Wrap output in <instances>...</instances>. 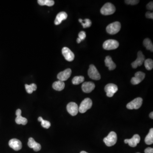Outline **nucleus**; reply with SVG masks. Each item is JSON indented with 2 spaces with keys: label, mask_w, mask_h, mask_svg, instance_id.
<instances>
[{
  "label": "nucleus",
  "mask_w": 153,
  "mask_h": 153,
  "mask_svg": "<svg viewBox=\"0 0 153 153\" xmlns=\"http://www.w3.org/2000/svg\"><path fill=\"white\" fill-rule=\"evenodd\" d=\"M116 8L113 4L110 3H107L104 4L100 10V12L104 15H109L114 13Z\"/></svg>",
  "instance_id": "obj_1"
},
{
  "label": "nucleus",
  "mask_w": 153,
  "mask_h": 153,
  "mask_svg": "<svg viewBox=\"0 0 153 153\" xmlns=\"http://www.w3.org/2000/svg\"><path fill=\"white\" fill-rule=\"evenodd\" d=\"M117 135L114 132H111L109 135L103 139V141L109 147L112 146L116 143L117 141Z\"/></svg>",
  "instance_id": "obj_2"
},
{
  "label": "nucleus",
  "mask_w": 153,
  "mask_h": 153,
  "mask_svg": "<svg viewBox=\"0 0 153 153\" xmlns=\"http://www.w3.org/2000/svg\"><path fill=\"white\" fill-rule=\"evenodd\" d=\"M121 27V24L119 22H114L107 26L106 28V31L110 34L115 35L120 31Z\"/></svg>",
  "instance_id": "obj_3"
},
{
  "label": "nucleus",
  "mask_w": 153,
  "mask_h": 153,
  "mask_svg": "<svg viewBox=\"0 0 153 153\" xmlns=\"http://www.w3.org/2000/svg\"><path fill=\"white\" fill-rule=\"evenodd\" d=\"M92 106V101L89 98H87L81 102L79 107V111L81 113H84L88 110L90 109Z\"/></svg>",
  "instance_id": "obj_4"
},
{
  "label": "nucleus",
  "mask_w": 153,
  "mask_h": 153,
  "mask_svg": "<svg viewBox=\"0 0 153 153\" xmlns=\"http://www.w3.org/2000/svg\"><path fill=\"white\" fill-rule=\"evenodd\" d=\"M88 73L89 77L90 78L96 80H99L100 79V74L94 65H90Z\"/></svg>",
  "instance_id": "obj_5"
},
{
  "label": "nucleus",
  "mask_w": 153,
  "mask_h": 153,
  "mask_svg": "<svg viewBox=\"0 0 153 153\" xmlns=\"http://www.w3.org/2000/svg\"><path fill=\"white\" fill-rule=\"evenodd\" d=\"M119 44L118 41L112 39L107 40L103 44V48L107 50H113L119 47Z\"/></svg>",
  "instance_id": "obj_6"
},
{
  "label": "nucleus",
  "mask_w": 153,
  "mask_h": 153,
  "mask_svg": "<svg viewBox=\"0 0 153 153\" xmlns=\"http://www.w3.org/2000/svg\"><path fill=\"white\" fill-rule=\"evenodd\" d=\"M142 103L143 99L141 98H137L128 103L126 107L129 109H137L142 106Z\"/></svg>",
  "instance_id": "obj_7"
},
{
  "label": "nucleus",
  "mask_w": 153,
  "mask_h": 153,
  "mask_svg": "<svg viewBox=\"0 0 153 153\" xmlns=\"http://www.w3.org/2000/svg\"><path fill=\"white\" fill-rule=\"evenodd\" d=\"M105 91L106 93V95L108 97L111 98L118 91V86L113 83H109L105 87Z\"/></svg>",
  "instance_id": "obj_8"
},
{
  "label": "nucleus",
  "mask_w": 153,
  "mask_h": 153,
  "mask_svg": "<svg viewBox=\"0 0 153 153\" xmlns=\"http://www.w3.org/2000/svg\"><path fill=\"white\" fill-rule=\"evenodd\" d=\"M145 57L141 51H139L137 53V57L134 62L132 64V67L134 69H136L138 66H141L144 62Z\"/></svg>",
  "instance_id": "obj_9"
},
{
  "label": "nucleus",
  "mask_w": 153,
  "mask_h": 153,
  "mask_svg": "<svg viewBox=\"0 0 153 153\" xmlns=\"http://www.w3.org/2000/svg\"><path fill=\"white\" fill-rule=\"evenodd\" d=\"M145 74L142 71H138L135 74V77L132 78L131 82L133 85H137L142 82L145 78Z\"/></svg>",
  "instance_id": "obj_10"
},
{
  "label": "nucleus",
  "mask_w": 153,
  "mask_h": 153,
  "mask_svg": "<svg viewBox=\"0 0 153 153\" xmlns=\"http://www.w3.org/2000/svg\"><path fill=\"white\" fill-rule=\"evenodd\" d=\"M62 53L66 60L69 62L74 60L75 58V55L68 48L66 47L63 48H62Z\"/></svg>",
  "instance_id": "obj_11"
},
{
  "label": "nucleus",
  "mask_w": 153,
  "mask_h": 153,
  "mask_svg": "<svg viewBox=\"0 0 153 153\" xmlns=\"http://www.w3.org/2000/svg\"><path fill=\"white\" fill-rule=\"evenodd\" d=\"M67 110L72 116H75L79 111V107L78 105L74 102H70L68 104Z\"/></svg>",
  "instance_id": "obj_12"
},
{
  "label": "nucleus",
  "mask_w": 153,
  "mask_h": 153,
  "mask_svg": "<svg viewBox=\"0 0 153 153\" xmlns=\"http://www.w3.org/2000/svg\"><path fill=\"white\" fill-rule=\"evenodd\" d=\"M141 137L138 134H135L130 139H125L124 141L125 143L129 144L131 147H135L140 143Z\"/></svg>",
  "instance_id": "obj_13"
},
{
  "label": "nucleus",
  "mask_w": 153,
  "mask_h": 153,
  "mask_svg": "<svg viewBox=\"0 0 153 153\" xmlns=\"http://www.w3.org/2000/svg\"><path fill=\"white\" fill-rule=\"evenodd\" d=\"M71 74V69H67L64 71L60 72L57 75V79L59 80L64 82V81L67 80L70 78Z\"/></svg>",
  "instance_id": "obj_14"
},
{
  "label": "nucleus",
  "mask_w": 153,
  "mask_h": 153,
  "mask_svg": "<svg viewBox=\"0 0 153 153\" xmlns=\"http://www.w3.org/2000/svg\"><path fill=\"white\" fill-rule=\"evenodd\" d=\"M9 145L10 147L16 151L21 150L22 147L21 142L18 139L15 138L10 140Z\"/></svg>",
  "instance_id": "obj_15"
},
{
  "label": "nucleus",
  "mask_w": 153,
  "mask_h": 153,
  "mask_svg": "<svg viewBox=\"0 0 153 153\" xmlns=\"http://www.w3.org/2000/svg\"><path fill=\"white\" fill-rule=\"evenodd\" d=\"M95 85L91 82H86L82 84V91L86 93H90L95 88Z\"/></svg>",
  "instance_id": "obj_16"
},
{
  "label": "nucleus",
  "mask_w": 153,
  "mask_h": 153,
  "mask_svg": "<svg viewBox=\"0 0 153 153\" xmlns=\"http://www.w3.org/2000/svg\"><path fill=\"white\" fill-rule=\"evenodd\" d=\"M21 111L20 109H18L16 111V115L17 116L15 119V122L18 124H22L25 125L27 123V120L26 118H24L21 116Z\"/></svg>",
  "instance_id": "obj_17"
},
{
  "label": "nucleus",
  "mask_w": 153,
  "mask_h": 153,
  "mask_svg": "<svg viewBox=\"0 0 153 153\" xmlns=\"http://www.w3.org/2000/svg\"><path fill=\"white\" fill-rule=\"evenodd\" d=\"M28 145L30 148H33L35 152H38L41 148V145L35 142L34 139L32 137L29 138Z\"/></svg>",
  "instance_id": "obj_18"
},
{
  "label": "nucleus",
  "mask_w": 153,
  "mask_h": 153,
  "mask_svg": "<svg viewBox=\"0 0 153 153\" xmlns=\"http://www.w3.org/2000/svg\"><path fill=\"white\" fill-rule=\"evenodd\" d=\"M67 14L64 12H59L57 15L55 21V24L58 25L61 23L62 21L66 20L67 18Z\"/></svg>",
  "instance_id": "obj_19"
},
{
  "label": "nucleus",
  "mask_w": 153,
  "mask_h": 153,
  "mask_svg": "<svg viewBox=\"0 0 153 153\" xmlns=\"http://www.w3.org/2000/svg\"><path fill=\"white\" fill-rule=\"evenodd\" d=\"M105 65L106 66L109 68V70H114L116 67V65L115 63L113 61L112 58L111 57L108 56L106 57L105 60Z\"/></svg>",
  "instance_id": "obj_20"
},
{
  "label": "nucleus",
  "mask_w": 153,
  "mask_h": 153,
  "mask_svg": "<svg viewBox=\"0 0 153 153\" xmlns=\"http://www.w3.org/2000/svg\"><path fill=\"white\" fill-rule=\"evenodd\" d=\"M65 84L63 81L58 80L53 83V87L54 89L58 91H61L64 89Z\"/></svg>",
  "instance_id": "obj_21"
},
{
  "label": "nucleus",
  "mask_w": 153,
  "mask_h": 153,
  "mask_svg": "<svg viewBox=\"0 0 153 153\" xmlns=\"http://www.w3.org/2000/svg\"><path fill=\"white\" fill-rule=\"evenodd\" d=\"M145 143L148 145L152 144L153 143V129L152 128L150 129L149 133L145 137Z\"/></svg>",
  "instance_id": "obj_22"
},
{
  "label": "nucleus",
  "mask_w": 153,
  "mask_h": 153,
  "mask_svg": "<svg viewBox=\"0 0 153 153\" xmlns=\"http://www.w3.org/2000/svg\"><path fill=\"white\" fill-rule=\"evenodd\" d=\"M143 45L147 50L153 52V45L152 41L149 38H146L143 41Z\"/></svg>",
  "instance_id": "obj_23"
},
{
  "label": "nucleus",
  "mask_w": 153,
  "mask_h": 153,
  "mask_svg": "<svg viewBox=\"0 0 153 153\" xmlns=\"http://www.w3.org/2000/svg\"><path fill=\"white\" fill-rule=\"evenodd\" d=\"M37 3L41 6H52L55 4V1L53 0H38Z\"/></svg>",
  "instance_id": "obj_24"
},
{
  "label": "nucleus",
  "mask_w": 153,
  "mask_h": 153,
  "mask_svg": "<svg viewBox=\"0 0 153 153\" xmlns=\"http://www.w3.org/2000/svg\"><path fill=\"white\" fill-rule=\"evenodd\" d=\"M25 88L27 93H29V94H32L33 91L36 90L37 87L36 84L35 83H32L30 85L26 84Z\"/></svg>",
  "instance_id": "obj_25"
},
{
  "label": "nucleus",
  "mask_w": 153,
  "mask_h": 153,
  "mask_svg": "<svg viewBox=\"0 0 153 153\" xmlns=\"http://www.w3.org/2000/svg\"><path fill=\"white\" fill-rule=\"evenodd\" d=\"M79 21L82 24V25L84 28H88L91 26V21L90 19H85L83 20L81 19H79Z\"/></svg>",
  "instance_id": "obj_26"
},
{
  "label": "nucleus",
  "mask_w": 153,
  "mask_h": 153,
  "mask_svg": "<svg viewBox=\"0 0 153 153\" xmlns=\"http://www.w3.org/2000/svg\"><path fill=\"white\" fill-rule=\"evenodd\" d=\"M84 81V77L82 76H75L73 78L72 80V83L74 85H78Z\"/></svg>",
  "instance_id": "obj_27"
},
{
  "label": "nucleus",
  "mask_w": 153,
  "mask_h": 153,
  "mask_svg": "<svg viewBox=\"0 0 153 153\" xmlns=\"http://www.w3.org/2000/svg\"><path fill=\"white\" fill-rule=\"evenodd\" d=\"M38 120L41 122L42 127L45 129H48L51 126V123L49 121L44 120L42 117H40L38 118Z\"/></svg>",
  "instance_id": "obj_28"
},
{
  "label": "nucleus",
  "mask_w": 153,
  "mask_h": 153,
  "mask_svg": "<svg viewBox=\"0 0 153 153\" xmlns=\"http://www.w3.org/2000/svg\"><path fill=\"white\" fill-rule=\"evenodd\" d=\"M144 65L147 70H151L153 68V61L151 59L145 60L144 61Z\"/></svg>",
  "instance_id": "obj_29"
},
{
  "label": "nucleus",
  "mask_w": 153,
  "mask_h": 153,
  "mask_svg": "<svg viewBox=\"0 0 153 153\" xmlns=\"http://www.w3.org/2000/svg\"><path fill=\"white\" fill-rule=\"evenodd\" d=\"M125 3L127 4H130V5H134L139 3L140 1H136V0H126L125 1Z\"/></svg>",
  "instance_id": "obj_30"
},
{
  "label": "nucleus",
  "mask_w": 153,
  "mask_h": 153,
  "mask_svg": "<svg viewBox=\"0 0 153 153\" xmlns=\"http://www.w3.org/2000/svg\"><path fill=\"white\" fill-rule=\"evenodd\" d=\"M78 38H79L81 41L84 40L86 37V33L84 31H81L78 34Z\"/></svg>",
  "instance_id": "obj_31"
},
{
  "label": "nucleus",
  "mask_w": 153,
  "mask_h": 153,
  "mask_svg": "<svg viewBox=\"0 0 153 153\" xmlns=\"http://www.w3.org/2000/svg\"><path fill=\"white\" fill-rule=\"evenodd\" d=\"M147 10L152 11L153 10V1L150 2L147 5Z\"/></svg>",
  "instance_id": "obj_32"
},
{
  "label": "nucleus",
  "mask_w": 153,
  "mask_h": 153,
  "mask_svg": "<svg viewBox=\"0 0 153 153\" xmlns=\"http://www.w3.org/2000/svg\"><path fill=\"white\" fill-rule=\"evenodd\" d=\"M145 16L147 18H150L153 19V13L151 12H147L145 14Z\"/></svg>",
  "instance_id": "obj_33"
},
{
  "label": "nucleus",
  "mask_w": 153,
  "mask_h": 153,
  "mask_svg": "<svg viewBox=\"0 0 153 153\" xmlns=\"http://www.w3.org/2000/svg\"><path fill=\"white\" fill-rule=\"evenodd\" d=\"M145 153H153V149L152 147H147L145 150Z\"/></svg>",
  "instance_id": "obj_34"
},
{
  "label": "nucleus",
  "mask_w": 153,
  "mask_h": 153,
  "mask_svg": "<svg viewBox=\"0 0 153 153\" xmlns=\"http://www.w3.org/2000/svg\"><path fill=\"white\" fill-rule=\"evenodd\" d=\"M149 116H150V118H152V119H153V112H151V113H150V115H149Z\"/></svg>",
  "instance_id": "obj_35"
},
{
  "label": "nucleus",
  "mask_w": 153,
  "mask_h": 153,
  "mask_svg": "<svg viewBox=\"0 0 153 153\" xmlns=\"http://www.w3.org/2000/svg\"><path fill=\"white\" fill-rule=\"evenodd\" d=\"M81 40H80V39L79 38H77V42H78V44H79V43H80V42H81Z\"/></svg>",
  "instance_id": "obj_36"
},
{
  "label": "nucleus",
  "mask_w": 153,
  "mask_h": 153,
  "mask_svg": "<svg viewBox=\"0 0 153 153\" xmlns=\"http://www.w3.org/2000/svg\"><path fill=\"white\" fill-rule=\"evenodd\" d=\"M80 153H88L87 152H85V151H82Z\"/></svg>",
  "instance_id": "obj_37"
},
{
  "label": "nucleus",
  "mask_w": 153,
  "mask_h": 153,
  "mask_svg": "<svg viewBox=\"0 0 153 153\" xmlns=\"http://www.w3.org/2000/svg\"></svg>",
  "instance_id": "obj_38"
}]
</instances>
